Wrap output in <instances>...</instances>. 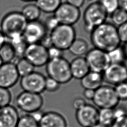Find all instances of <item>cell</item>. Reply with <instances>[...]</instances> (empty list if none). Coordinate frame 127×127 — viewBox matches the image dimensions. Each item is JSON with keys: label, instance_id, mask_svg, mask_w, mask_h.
I'll return each mask as SVG.
<instances>
[{"label": "cell", "instance_id": "obj_1", "mask_svg": "<svg viewBox=\"0 0 127 127\" xmlns=\"http://www.w3.org/2000/svg\"><path fill=\"white\" fill-rule=\"evenodd\" d=\"M90 40L94 48L107 53L120 46L121 43L117 27L108 22L103 23L91 32Z\"/></svg>", "mask_w": 127, "mask_h": 127}, {"label": "cell", "instance_id": "obj_2", "mask_svg": "<svg viewBox=\"0 0 127 127\" xmlns=\"http://www.w3.org/2000/svg\"><path fill=\"white\" fill-rule=\"evenodd\" d=\"M27 21L21 12L14 11L6 14L0 22V30L9 40L22 36Z\"/></svg>", "mask_w": 127, "mask_h": 127}, {"label": "cell", "instance_id": "obj_3", "mask_svg": "<svg viewBox=\"0 0 127 127\" xmlns=\"http://www.w3.org/2000/svg\"><path fill=\"white\" fill-rule=\"evenodd\" d=\"M46 65V72L60 84H66L72 79L69 62L63 57L49 60Z\"/></svg>", "mask_w": 127, "mask_h": 127}, {"label": "cell", "instance_id": "obj_4", "mask_svg": "<svg viewBox=\"0 0 127 127\" xmlns=\"http://www.w3.org/2000/svg\"><path fill=\"white\" fill-rule=\"evenodd\" d=\"M108 15L99 1L90 3L85 9L83 15L85 31L90 33L94 28L106 22Z\"/></svg>", "mask_w": 127, "mask_h": 127}, {"label": "cell", "instance_id": "obj_5", "mask_svg": "<svg viewBox=\"0 0 127 127\" xmlns=\"http://www.w3.org/2000/svg\"><path fill=\"white\" fill-rule=\"evenodd\" d=\"M52 45L62 51L68 50L76 38L73 26L60 24L50 33Z\"/></svg>", "mask_w": 127, "mask_h": 127}, {"label": "cell", "instance_id": "obj_6", "mask_svg": "<svg viewBox=\"0 0 127 127\" xmlns=\"http://www.w3.org/2000/svg\"><path fill=\"white\" fill-rule=\"evenodd\" d=\"M92 101L99 109H113L118 105L120 101L114 87L109 85H102L96 89Z\"/></svg>", "mask_w": 127, "mask_h": 127}, {"label": "cell", "instance_id": "obj_7", "mask_svg": "<svg viewBox=\"0 0 127 127\" xmlns=\"http://www.w3.org/2000/svg\"><path fill=\"white\" fill-rule=\"evenodd\" d=\"M15 103L19 110L26 114H30L41 109L44 100L41 94L23 91L16 97Z\"/></svg>", "mask_w": 127, "mask_h": 127}, {"label": "cell", "instance_id": "obj_8", "mask_svg": "<svg viewBox=\"0 0 127 127\" xmlns=\"http://www.w3.org/2000/svg\"><path fill=\"white\" fill-rule=\"evenodd\" d=\"M53 14L60 24L73 26L79 20L81 11L80 8L64 2L61 3Z\"/></svg>", "mask_w": 127, "mask_h": 127}, {"label": "cell", "instance_id": "obj_9", "mask_svg": "<svg viewBox=\"0 0 127 127\" xmlns=\"http://www.w3.org/2000/svg\"><path fill=\"white\" fill-rule=\"evenodd\" d=\"M85 60L91 71L103 73L110 64L107 53L96 48L89 50Z\"/></svg>", "mask_w": 127, "mask_h": 127}, {"label": "cell", "instance_id": "obj_10", "mask_svg": "<svg viewBox=\"0 0 127 127\" xmlns=\"http://www.w3.org/2000/svg\"><path fill=\"white\" fill-rule=\"evenodd\" d=\"M46 78L41 73L34 71L21 77L20 85L24 91L41 94L45 90Z\"/></svg>", "mask_w": 127, "mask_h": 127}, {"label": "cell", "instance_id": "obj_11", "mask_svg": "<svg viewBox=\"0 0 127 127\" xmlns=\"http://www.w3.org/2000/svg\"><path fill=\"white\" fill-rule=\"evenodd\" d=\"M103 80L116 86L127 80V65L125 63L110 64L102 73Z\"/></svg>", "mask_w": 127, "mask_h": 127}, {"label": "cell", "instance_id": "obj_12", "mask_svg": "<svg viewBox=\"0 0 127 127\" xmlns=\"http://www.w3.org/2000/svg\"><path fill=\"white\" fill-rule=\"evenodd\" d=\"M23 57L35 67L45 65L49 60L47 49L40 43L28 45Z\"/></svg>", "mask_w": 127, "mask_h": 127}, {"label": "cell", "instance_id": "obj_13", "mask_svg": "<svg viewBox=\"0 0 127 127\" xmlns=\"http://www.w3.org/2000/svg\"><path fill=\"white\" fill-rule=\"evenodd\" d=\"M47 33L43 23L38 20L27 22L22 36L28 45L40 43Z\"/></svg>", "mask_w": 127, "mask_h": 127}, {"label": "cell", "instance_id": "obj_14", "mask_svg": "<svg viewBox=\"0 0 127 127\" xmlns=\"http://www.w3.org/2000/svg\"><path fill=\"white\" fill-rule=\"evenodd\" d=\"M98 109L94 105L86 104L76 111L75 119L82 127H90L98 124Z\"/></svg>", "mask_w": 127, "mask_h": 127}, {"label": "cell", "instance_id": "obj_15", "mask_svg": "<svg viewBox=\"0 0 127 127\" xmlns=\"http://www.w3.org/2000/svg\"><path fill=\"white\" fill-rule=\"evenodd\" d=\"M19 75L15 64L5 63L0 66V87L9 89L18 81Z\"/></svg>", "mask_w": 127, "mask_h": 127}, {"label": "cell", "instance_id": "obj_16", "mask_svg": "<svg viewBox=\"0 0 127 127\" xmlns=\"http://www.w3.org/2000/svg\"><path fill=\"white\" fill-rule=\"evenodd\" d=\"M19 117L18 111L12 105L0 108V127H16Z\"/></svg>", "mask_w": 127, "mask_h": 127}, {"label": "cell", "instance_id": "obj_17", "mask_svg": "<svg viewBox=\"0 0 127 127\" xmlns=\"http://www.w3.org/2000/svg\"><path fill=\"white\" fill-rule=\"evenodd\" d=\"M38 124L39 127H67L65 118L55 111L44 113Z\"/></svg>", "mask_w": 127, "mask_h": 127}, {"label": "cell", "instance_id": "obj_18", "mask_svg": "<svg viewBox=\"0 0 127 127\" xmlns=\"http://www.w3.org/2000/svg\"><path fill=\"white\" fill-rule=\"evenodd\" d=\"M69 65L72 77L76 79L80 80L90 70L85 57H76L69 63Z\"/></svg>", "mask_w": 127, "mask_h": 127}, {"label": "cell", "instance_id": "obj_19", "mask_svg": "<svg viewBox=\"0 0 127 127\" xmlns=\"http://www.w3.org/2000/svg\"><path fill=\"white\" fill-rule=\"evenodd\" d=\"M103 77L102 73L90 70V71L80 79V84L84 89L95 90L102 85Z\"/></svg>", "mask_w": 127, "mask_h": 127}, {"label": "cell", "instance_id": "obj_20", "mask_svg": "<svg viewBox=\"0 0 127 127\" xmlns=\"http://www.w3.org/2000/svg\"><path fill=\"white\" fill-rule=\"evenodd\" d=\"M68 50L72 55L76 57H82L88 51L89 45L84 38L76 37Z\"/></svg>", "mask_w": 127, "mask_h": 127}, {"label": "cell", "instance_id": "obj_21", "mask_svg": "<svg viewBox=\"0 0 127 127\" xmlns=\"http://www.w3.org/2000/svg\"><path fill=\"white\" fill-rule=\"evenodd\" d=\"M21 13L27 22H29L38 20L41 11L35 3H28L22 7Z\"/></svg>", "mask_w": 127, "mask_h": 127}, {"label": "cell", "instance_id": "obj_22", "mask_svg": "<svg viewBox=\"0 0 127 127\" xmlns=\"http://www.w3.org/2000/svg\"><path fill=\"white\" fill-rule=\"evenodd\" d=\"M61 3V0H36L35 3L41 12L54 13Z\"/></svg>", "mask_w": 127, "mask_h": 127}, {"label": "cell", "instance_id": "obj_23", "mask_svg": "<svg viewBox=\"0 0 127 127\" xmlns=\"http://www.w3.org/2000/svg\"><path fill=\"white\" fill-rule=\"evenodd\" d=\"M9 41L12 45L15 54V57L18 59L24 57L25 50L28 45L22 35L12 38Z\"/></svg>", "mask_w": 127, "mask_h": 127}, {"label": "cell", "instance_id": "obj_24", "mask_svg": "<svg viewBox=\"0 0 127 127\" xmlns=\"http://www.w3.org/2000/svg\"><path fill=\"white\" fill-rule=\"evenodd\" d=\"M114 120L113 109H100L98 110V124L106 127H110Z\"/></svg>", "mask_w": 127, "mask_h": 127}, {"label": "cell", "instance_id": "obj_25", "mask_svg": "<svg viewBox=\"0 0 127 127\" xmlns=\"http://www.w3.org/2000/svg\"><path fill=\"white\" fill-rule=\"evenodd\" d=\"M16 70L19 76L22 77L34 71L35 67L24 57L20 58L15 64Z\"/></svg>", "mask_w": 127, "mask_h": 127}, {"label": "cell", "instance_id": "obj_26", "mask_svg": "<svg viewBox=\"0 0 127 127\" xmlns=\"http://www.w3.org/2000/svg\"><path fill=\"white\" fill-rule=\"evenodd\" d=\"M13 48L9 42L6 41L0 48V58L3 63H10L15 58Z\"/></svg>", "mask_w": 127, "mask_h": 127}, {"label": "cell", "instance_id": "obj_27", "mask_svg": "<svg viewBox=\"0 0 127 127\" xmlns=\"http://www.w3.org/2000/svg\"><path fill=\"white\" fill-rule=\"evenodd\" d=\"M110 64L124 63L126 60L123 47L121 46L107 52Z\"/></svg>", "mask_w": 127, "mask_h": 127}, {"label": "cell", "instance_id": "obj_28", "mask_svg": "<svg viewBox=\"0 0 127 127\" xmlns=\"http://www.w3.org/2000/svg\"><path fill=\"white\" fill-rule=\"evenodd\" d=\"M111 19L112 23L118 27L127 22V11L119 7L111 14Z\"/></svg>", "mask_w": 127, "mask_h": 127}, {"label": "cell", "instance_id": "obj_29", "mask_svg": "<svg viewBox=\"0 0 127 127\" xmlns=\"http://www.w3.org/2000/svg\"><path fill=\"white\" fill-rule=\"evenodd\" d=\"M16 127H39V124L29 114H26L20 116Z\"/></svg>", "mask_w": 127, "mask_h": 127}, {"label": "cell", "instance_id": "obj_30", "mask_svg": "<svg viewBox=\"0 0 127 127\" xmlns=\"http://www.w3.org/2000/svg\"><path fill=\"white\" fill-rule=\"evenodd\" d=\"M99 2L108 14H111L119 7V0H100Z\"/></svg>", "mask_w": 127, "mask_h": 127}, {"label": "cell", "instance_id": "obj_31", "mask_svg": "<svg viewBox=\"0 0 127 127\" xmlns=\"http://www.w3.org/2000/svg\"><path fill=\"white\" fill-rule=\"evenodd\" d=\"M114 89L120 101L127 100V81H125L116 85L114 87Z\"/></svg>", "mask_w": 127, "mask_h": 127}, {"label": "cell", "instance_id": "obj_32", "mask_svg": "<svg viewBox=\"0 0 127 127\" xmlns=\"http://www.w3.org/2000/svg\"><path fill=\"white\" fill-rule=\"evenodd\" d=\"M11 94L8 89L0 87V108L10 105Z\"/></svg>", "mask_w": 127, "mask_h": 127}, {"label": "cell", "instance_id": "obj_33", "mask_svg": "<svg viewBox=\"0 0 127 127\" xmlns=\"http://www.w3.org/2000/svg\"><path fill=\"white\" fill-rule=\"evenodd\" d=\"M43 23L47 31L49 33L52 31L60 24V23L54 14L47 17Z\"/></svg>", "mask_w": 127, "mask_h": 127}, {"label": "cell", "instance_id": "obj_34", "mask_svg": "<svg viewBox=\"0 0 127 127\" xmlns=\"http://www.w3.org/2000/svg\"><path fill=\"white\" fill-rule=\"evenodd\" d=\"M60 85L61 84L55 79L48 76L46 78L45 90L50 92H54L57 91L60 88Z\"/></svg>", "mask_w": 127, "mask_h": 127}, {"label": "cell", "instance_id": "obj_35", "mask_svg": "<svg viewBox=\"0 0 127 127\" xmlns=\"http://www.w3.org/2000/svg\"><path fill=\"white\" fill-rule=\"evenodd\" d=\"M117 32L121 43H127V22L117 27Z\"/></svg>", "mask_w": 127, "mask_h": 127}, {"label": "cell", "instance_id": "obj_36", "mask_svg": "<svg viewBox=\"0 0 127 127\" xmlns=\"http://www.w3.org/2000/svg\"><path fill=\"white\" fill-rule=\"evenodd\" d=\"M49 60L57 59L63 57V51L55 47L51 46L47 49Z\"/></svg>", "mask_w": 127, "mask_h": 127}, {"label": "cell", "instance_id": "obj_37", "mask_svg": "<svg viewBox=\"0 0 127 127\" xmlns=\"http://www.w3.org/2000/svg\"><path fill=\"white\" fill-rule=\"evenodd\" d=\"M115 120L127 115V108L122 105H118L113 109Z\"/></svg>", "mask_w": 127, "mask_h": 127}, {"label": "cell", "instance_id": "obj_38", "mask_svg": "<svg viewBox=\"0 0 127 127\" xmlns=\"http://www.w3.org/2000/svg\"><path fill=\"white\" fill-rule=\"evenodd\" d=\"M110 127H127V115L115 119Z\"/></svg>", "mask_w": 127, "mask_h": 127}, {"label": "cell", "instance_id": "obj_39", "mask_svg": "<svg viewBox=\"0 0 127 127\" xmlns=\"http://www.w3.org/2000/svg\"><path fill=\"white\" fill-rule=\"evenodd\" d=\"M86 104L85 99L82 97H76L75 98L72 103L73 108L76 110L79 109Z\"/></svg>", "mask_w": 127, "mask_h": 127}, {"label": "cell", "instance_id": "obj_40", "mask_svg": "<svg viewBox=\"0 0 127 127\" xmlns=\"http://www.w3.org/2000/svg\"><path fill=\"white\" fill-rule=\"evenodd\" d=\"M44 114V113L41 109H40L28 114H29L35 121L39 123V122L42 119Z\"/></svg>", "mask_w": 127, "mask_h": 127}, {"label": "cell", "instance_id": "obj_41", "mask_svg": "<svg viewBox=\"0 0 127 127\" xmlns=\"http://www.w3.org/2000/svg\"><path fill=\"white\" fill-rule=\"evenodd\" d=\"M95 90L89 89H84L83 92V95L84 97L89 100H92L94 95Z\"/></svg>", "mask_w": 127, "mask_h": 127}, {"label": "cell", "instance_id": "obj_42", "mask_svg": "<svg viewBox=\"0 0 127 127\" xmlns=\"http://www.w3.org/2000/svg\"><path fill=\"white\" fill-rule=\"evenodd\" d=\"M66 2L68 3L80 8L84 3L85 0H66Z\"/></svg>", "mask_w": 127, "mask_h": 127}, {"label": "cell", "instance_id": "obj_43", "mask_svg": "<svg viewBox=\"0 0 127 127\" xmlns=\"http://www.w3.org/2000/svg\"><path fill=\"white\" fill-rule=\"evenodd\" d=\"M119 7L127 11V0H119Z\"/></svg>", "mask_w": 127, "mask_h": 127}, {"label": "cell", "instance_id": "obj_44", "mask_svg": "<svg viewBox=\"0 0 127 127\" xmlns=\"http://www.w3.org/2000/svg\"><path fill=\"white\" fill-rule=\"evenodd\" d=\"M6 38L4 35L3 33L0 30V48L2 46V45L6 41Z\"/></svg>", "mask_w": 127, "mask_h": 127}, {"label": "cell", "instance_id": "obj_45", "mask_svg": "<svg viewBox=\"0 0 127 127\" xmlns=\"http://www.w3.org/2000/svg\"><path fill=\"white\" fill-rule=\"evenodd\" d=\"M123 48L124 52L125 53L126 60H127V43L124 44V46H123Z\"/></svg>", "mask_w": 127, "mask_h": 127}, {"label": "cell", "instance_id": "obj_46", "mask_svg": "<svg viewBox=\"0 0 127 127\" xmlns=\"http://www.w3.org/2000/svg\"><path fill=\"white\" fill-rule=\"evenodd\" d=\"M104 127V126H102V125L98 123V124H96V125H94L92 127Z\"/></svg>", "mask_w": 127, "mask_h": 127}, {"label": "cell", "instance_id": "obj_47", "mask_svg": "<svg viewBox=\"0 0 127 127\" xmlns=\"http://www.w3.org/2000/svg\"><path fill=\"white\" fill-rule=\"evenodd\" d=\"M21 0L25 1V2H32V1H35L36 0Z\"/></svg>", "mask_w": 127, "mask_h": 127}, {"label": "cell", "instance_id": "obj_48", "mask_svg": "<svg viewBox=\"0 0 127 127\" xmlns=\"http://www.w3.org/2000/svg\"><path fill=\"white\" fill-rule=\"evenodd\" d=\"M2 63H3V62H2L1 60V59H0V65L2 64Z\"/></svg>", "mask_w": 127, "mask_h": 127}, {"label": "cell", "instance_id": "obj_49", "mask_svg": "<svg viewBox=\"0 0 127 127\" xmlns=\"http://www.w3.org/2000/svg\"></svg>", "mask_w": 127, "mask_h": 127}, {"label": "cell", "instance_id": "obj_50", "mask_svg": "<svg viewBox=\"0 0 127 127\" xmlns=\"http://www.w3.org/2000/svg\"></svg>", "mask_w": 127, "mask_h": 127}]
</instances>
